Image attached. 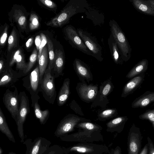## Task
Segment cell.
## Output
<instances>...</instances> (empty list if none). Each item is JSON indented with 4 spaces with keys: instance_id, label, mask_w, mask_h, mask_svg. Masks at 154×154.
Returning a JSON list of instances; mask_svg holds the SVG:
<instances>
[{
    "instance_id": "1",
    "label": "cell",
    "mask_w": 154,
    "mask_h": 154,
    "mask_svg": "<svg viewBox=\"0 0 154 154\" xmlns=\"http://www.w3.org/2000/svg\"><path fill=\"white\" fill-rule=\"evenodd\" d=\"M89 6L86 0H70L62 10L46 24L53 27H61L67 23L74 15L86 12L89 9Z\"/></svg>"
},
{
    "instance_id": "2",
    "label": "cell",
    "mask_w": 154,
    "mask_h": 154,
    "mask_svg": "<svg viewBox=\"0 0 154 154\" xmlns=\"http://www.w3.org/2000/svg\"><path fill=\"white\" fill-rule=\"evenodd\" d=\"M23 143L26 147L25 154H64V147L51 146V142L43 137H38L33 141L28 138Z\"/></svg>"
},
{
    "instance_id": "3",
    "label": "cell",
    "mask_w": 154,
    "mask_h": 154,
    "mask_svg": "<svg viewBox=\"0 0 154 154\" xmlns=\"http://www.w3.org/2000/svg\"><path fill=\"white\" fill-rule=\"evenodd\" d=\"M111 34L113 36L120 50L124 61L127 62L131 58V48L127 38L117 23L110 20L109 23Z\"/></svg>"
},
{
    "instance_id": "4",
    "label": "cell",
    "mask_w": 154,
    "mask_h": 154,
    "mask_svg": "<svg viewBox=\"0 0 154 154\" xmlns=\"http://www.w3.org/2000/svg\"><path fill=\"white\" fill-rule=\"evenodd\" d=\"M64 148V154L72 152L79 154H108L110 151L105 144L90 143H79Z\"/></svg>"
},
{
    "instance_id": "5",
    "label": "cell",
    "mask_w": 154,
    "mask_h": 154,
    "mask_svg": "<svg viewBox=\"0 0 154 154\" xmlns=\"http://www.w3.org/2000/svg\"><path fill=\"white\" fill-rule=\"evenodd\" d=\"M88 122H91V120L74 114H68L60 121L54 133V135L60 138L66 136L74 131L76 125L79 123Z\"/></svg>"
},
{
    "instance_id": "6",
    "label": "cell",
    "mask_w": 154,
    "mask_h": 154,
    "mask_svg": "<svg viewBox=\"0 0 154 154\" xmlns=\"http://www.w3.org/2000/svg\"><path fill=\"white\" fill-rule=\"evenodd\" d=\"M61 141L68 142L90 143L103 141V137L100 132L79 129L75 133L60 137Z\"/></svg>"
},
{
    "instance_id": "7",
    "label": "cell",
    "mask_w": 154,
    "mask_h": 154,
    "mask_svg": "<svg viewBox=\"0 0 154 154\" xmlns=\"http://www.w3.org/2000/svg\"><path fill=\"white\" fill-rule=\"evenodd\" d=\"M20 107L16 122L19 136L20 142L24 141L23 124L27 114L30 112L29 101L28 97L24 91L20 92L19 94Z\"/></svg>"
},
{
    "instance_id": "8",
    "label": "cell",
    "mask_w": 154,
    "mask_h": 154,
    "mask_svg": "<svg viewBox=\"0 0 154 154\" xmlns=\"http://www.w3.org/2000/svg\"><path fill=\"white\" fill-rule=\"evenodd\" d=\"M51 70L48 68L46 69L40 84L41 91L45 99L53 104L57 93L54 83V77L52 75Z\"/></svg>"
},
{
    "instance_id": "9",
    "label": "cell",
    "mask_w": 154,
    "mask_h": 154,
    "mask_svg": "<svg viewBox=\"0 0 154 154\" xmlns=\"http://www.w3.org/2000/svg\"><path fill=\"white\" fill-rule=\"evenodd\" d=\"M77 30L85 45L92 53L93 57L98 61H102L103 60L102 48L96 39L83 29L78 28Z\"/></svg>"
},
{
    "instance_id": "10",
    "label": "cell",
    "mask_w": 154,
    "mask_h": 154,
    "mask_svg": "<svg viewBox=\"0 0 154 154\" xmlns=\"http://www.w3.org/2000/svg\"><path fill=\"white\" fill-rule=\"evenodd\" d=\"M114 88L111 77L102 83L96 97L91 104V108L99 106L105 108L109 103L107 97L113 91Z\"/></svg>"
},
{
    "instance_id": "11",
    "label": "cell",
    "mask_w": 154,
    "mask_h": 154,
    "mask_svg": "<svg viewBox=\"0 0 154 154\" xmlns=\"http://www.w3.org/2000/svg\"><path fill=\"white\" fill-rule=\"evenodd\" d=\"M143 138L140 128L133 124L130 128L128 135V154H140Z\"/></svg>"
},
{
    "instance_id": "12",
    "label": "cell",
    "mask_w": 154,
    "mask_h": 154,
    "mask_svg": "<svg viewBox=\"0 0 154 154\" xmlns=\"http://www.w3.org/2000/svg\"><path fill=\"white\" fill-rule=\"evenodd\" d=\"M67 40L74 48L82 52L93 57L91 52L88 49L78 33L77 29L72 26H67L64 29Z\"/></svg>"
},
{
    "instance_id": "13",
    "label": "cell",
    "mask_w": 154,
    "mask_h": 154,
    "mask_svg": "<svg viewBox=\"0 0 154 154\" xmlns=\"http://www.w3.org/2000/svg\"><path fill=\"white\" fill-rule=\"evenodd\" d=\"M19 95L17 89L15 87L12 91L7 89L4 94L3 101L4 105L11 115L12 118L16 122L19 111Z\"/></svg>"
},
{
    "instance_id": "14",
    "label": "cell",
    "mask_w": 154,
    "mask_h": 154,
    "mask_svg": "<svg viewBox=\"0 0 154 154\" xmlns=\"http://www.w3.org/2000/svg\"><path fill=\"white\" fill-rule=\"evenodd\" d=\"M98 85L78 82L75 87L78 95L81 100L87 103L94 101L98 92Z\"/></svg>"
},
{
    "instance_id": "15",
    "label": "cell",
    "mask_w": 154,
    "mask_h": 154,
    "mask_svg": "<svg viewBox=\"0 0 154 154\" xmlns=\"http://www.w3.org/2000/svg\"><path fill=\"white\" fill-rule=\"evenodd\" d=\"M23 86L31 96L38 95L41 91L40 73L38 65L26 76L23 78Z\"/></svg>"
},
{
    "instance_id": "16",
    "label": "cell",
    "mask_w": 154,
    "mask_h": 154,
    "mask_svg": "<svg viewBox=\"0 0 154 154\" xmlns=\"http://www.w3.org/2000/svg\"><path fill=\"white\" fill-rule=\"evenodd\" d=\"M74 69L81 82L89 83L93 80V76L88 65L81 60L76 58L73 63Z\"/></svg>"
},
{
    "instance_id": "17",
    "label": "cell",
    "mask_w": 154,
    "mask_h": 154,
    "mask_svg": "<svg viewBox=\"0 0 154 154\" xmlns=\"http://www.w3.org/2000/svg\"><path fill=\"white\" fill-rule=\"evenodd\" d=\"M144 73H143L129 80L123 87L121 97L125 98L133 93L141 85L144 80Z\"/></svg>"
},
{
    "instance_id": "18",
    "label": "cell",
    "mask_w": 154,
    "mask_h": 154,
    "mask_svg": "<svg viewBox=\"0 0 154 154\" xmlns=\"http://www.w3.org/2000/svg\"><path fill=\"white\" fill-rule=\"evenodd\" d=\"M2 74L0 80V87H8L14 86L15 83L21 76L20 75L10 68L6 69Z\"/></svg>"
},
{
    "instance_id": "19",
    "label": "cell",
    "mask_w": 154,
    "mask_h": 154,
    "mask_svg": "<svg viewBox=\"0 0 154 154\" xmlns=\"http://www.w3.org/2000/svg\"><path fill=\"white\" fill-rule=\"evenodd\" d=\"M152 103H154V91H148L133 101L131 107L134 108H144Z\"/></svg>"
},
{
    "instance_id": "20",
    "label": "cell",
    "mask_w": 154,
    "mask_h": 154,
    "mask_svg": "<svg viewBox=\"0 0 154 154\" xmlns=\"http://www.w3.org/2000/svg\"><path fill=\"white\" fill-rule=\"evenodd\" d=\"M32 107H33L35 115L39 119L40 124L44 125L48 120L49 116V111L48 109L42 110L38 103V100L40 98L38 95L32 96Z\"/></svg>"
},
{
    "instance_id": "21",
    "label": "cell",
    "mask_w": 154,
    "mask_h": 154,
    "mask_svg": "<svg viewBox=\"0 0 154 154\" xmlns=\"http://www.w3.org/2000/svg\"><path fill=\"white\" fill-rule=\"evenodd\" d=\"M128 120L127 116H122L116 118L106 124V131L111 133H121L123 130L125 125Z\"/></svg>"
},
{
    "instance_id": "22",
    "label": "cell",
    "mask_w": 154,
    "mask_h": 154,
    "mask_svg": "<svg viewBox=\"0 0 154 154\" xmlns=\"http://www.w3.org/2000/svg\"><path fill=\"white\" fill-rule=\"evenodd\" d=\"M108 43L112 58L114 62L117 64L122 65L124 61L120 50L111 34L108 39Z\"/></svg>"
},
{
    "instance_id": "23",
    "label": "cell",
    "mask_w": 154,
    "mask_h": 154,
    "mask_svg": "<svg viewBox=\"0 0 154 154\" xmlns=\"http://www.w3.org/2000/svg\"><path fill=\"white\" fill-rule=\"evenodd\" d=\"M65 57L63 51L56 49L55 51L54 66L53 68L54 78L63 75V71L65 64Z\"/></svg>"
},
{
    "instance_id": "24",
    "label": "cell",
    "mask_w": 154,
    "mask_h": 154,
    "mask_svg": "<svg viewBox=\"0 0 154 154\" xmlns=\"http://www.w3.org/2000/svg\"><path fill=\"white\" fill-rule=\"evenodd\" d=\"M70 81L69 78H66L64 80L57 98V103L59 106H63L69 97L70 93Z\"/></svg>"
},
{
    "instance_id": "25",
    "label": "cell",
    "mask_w": 154,
    "mask_h": 154,
    "mask_svg": "<svg viewBox=\"0 0 154 154\" xmlns=\"http://www.w3.org/2000/svg\"><path fill=\"white\" fill-rule=\"evenodd\" d=\"M148 62L146 59H143L136 64L128 73L126 77L128 79L133 78L140 74L144 73L147 70Z\"/></svg>"
},
{
    "instance_id": "26",
    "label": "cell",
    "mask_w": 154,
    "mask_h": 154,
    "mask_svg": "<svg viewBox=\"0 0 154 154\" xmlns=\"http://www.w3.org/2000/svg\"><path fill=\"white\" fill-rule=\"evenodd\" d=\"M38 62L40 73V85L46 69L48 62V51L46 46L44 47L42 51Z\"/></svg>"
},
{
    "instance_id": "27",
    "label": "cell",
    "mask_w": 154,
    "mask_h": 154,
    "mask_svg": "<svg viewBox=\"0 0 154 154\" xmlns=\"http://www.w3.org/2000/svg\"><path fill=\"white\" fill-rule=\"evenodd\" d=\"M0 131L6 136L10 141L14 143L16 142L14 137L8 127L5 117L1 108H0Z\"/></svg>"
},
{
    "instance_id": "28",
    "label": "cell",
    "mask_w": 154,
    "mask_h": 154,
    "mask_svg": "<svg viewBox=\"0 0 154 154\" xmlns=\"http://www.w3.org/2000/svg\"><path fill=\"white\" fill-rule=\"evenodd\" d=\"M134 7L139 11L147 15L154 16V10L145 1L132 0Z\"/></svg>"
},
{
    "instance_id": "29",
    "label": "cell",
    "mask_w": 154,
    "mask_h": 154,
    "mask_svg": "<svg viewBox=\"0 0 154 154\" xmlns=\"http://www.w3.org/2000/svg\"><path fill=\"white\" fill-rule=\"evenodd\" d=\"M118 114V110L116 108L103 109L98 112L97 120L105 121L116 117Z\"/></svg>"
},
{
    "instance_id": "30",
    "label": "cell",
    "mask_w": 154,
    "mask_h": 154,
    "mask_svg": "<svg viewBox=\"0 0 154 154\" xmlns=\"http://www.w3.org/2000/svg\"><path fill=\"white\" fill-rule=\"evenodd\" d=\"M75 128L79 129L100 133L103 129V128L100 125L91 122H80L76 125Z\"/></svg>"
},
{
    "instance_id": "31",
    "label": "cell",
    "mask_w": 154,
    "mask_h": 154,
    "mask_svg": "<svg viewBox=\"0 0 154 154\" xmlns=\"http://www.w3.org/2000/svg\"><path fill=\"white\" fill-rule=\"evenodd\" d=\"M15 21L22 29H25L27 24V19L24 14L20 9H15L13 15Z\"/></svg>"
},
{
    "instance_id": "32",
    "label": "cell",
    "mask_w": 154,
    "mask_h": 154,
    "mask_svg": "<svg viewBox=\"0 0 154 154\" xmlns=\"http://www.w3.org/2000/svg\"><path fill=\"white\" fill-rule=\"evenodd\" d=\"M47 40L49 57V63L48 68L51 70L54 66L55 54L54 52L53 44L51 40L48 36Z\"/></svg>"
},
{
    "instance_id": "33",
    "label": "cell",
    "mask_w": 154,
    "mask_h": 154,
    "mask_svg": "<svg viewBox=\"0 0 154 154\" xmlns=\"http://www.w3.org/2000/svg\"><path fill=\"white\" fill-rule=\"evenodd\" d=\"M17 35L15 28L14 27L8 38V50L9 51H10L12 49L17 46Z\"/></svg>"
},
{
    "instance_id": "34",
    "label": "cell",
    "mask_w": 154,
    "mask_h": 154,
    "mask_svg": "<svg viewBox=\"0 0 154 154\" xmlns=\"http://www.w3.org/2000/svg\"><path fill=\"white\" fill-rule=\"evenodd\" d=\"M140 119L149 121L152 124L154 129V109H149L139 116Z\"/></svg>"
},
{
    "instance_id": "35",
    "label": "cell",
    "mask_w": 154,
    "mask_h": 154,
    "mask_svg": "<svg viewBox=\"0 0 154 154\" xmlns=\"http://www.w3.org/2000/svg\"><path fill=\"white\" fill-rule=\"evenodd\" d=\"M38 56L37 49L35 48L29 57V62L27 63L26 69L23 72L24 74L27 73L32 69L37 59Z\"/></svg>"
},
{
    "instance_id": "36",
    "label": "cell",
    "mask_w": 154,
    "mask_h": 154,
    "mask_svg": "<svg viewBox=\"0 0 154 154\" xmlns=\"http://www.w3.org/2000/svg\"><path fill=\"white\" fill-rule=\"evenodd\" d=\"M16 63V69L22 70L23 73L26 69L27 64L25 62L24 55L22 52L17 57Z\"/></svg>"
},
{
    "instance_id": "37",
    "label": "cell",
    "mask_w": 154,
    "mask_h": 154,
    "mask_svg": "<svg viewBox=\"0 0 154 154\" xmlns=\"http://www.w3.org/2000/svg\"><path fill=\"white\" fill-rule=\"evenodd\" d=\"M39 23L37 15L34 13L31 14L29 19V27L31 30L37 29L39 27Z\"/></svg>"
},
{
    "instance_id": "38",
    "label": "cell",
    "mask_w": 154,
    "mask_h": 154,
    "mask_svg": "<svg viewBox=\"0 0 154 154\" xmlns=\"http://www.w3.org/2000/svg\"><path fill=\"white\" fill-rule=\"evenodd\" d=\"M71 109L74 110L75 113L81 116H84L81 107L78 104L75 100H72L69 104Z\"/></svg>"
},
{
    "instance_id": "39",
    "label": "cell",
    "mask_w": 154,
    "mask_h": 154,
    "mask_svg": "<svg viewBox=\"0 0 154 154\" xmlns=\"http://www.w3.org/2000/svg\"><path fill=\"white\" fill-rule=\"evenodd\" d=\"M40 36L41 38V42L39 47V49L38 53L37 60L38 61L41 56L42 51L45 46L46 44L47 43V38L45 35L43 33L40 34Z\"/></svg>"
},
{
    "instance_id": "40",
    "label": "cell",
    "mask_w": 154,
    "mask_h": 154,
    "mask_svg": "<svg viewBox=\"0 0 154 154\" xmlns=\"http://www.w3.org/2000/svg\"><path fill=\"white\" fill-rule=\"evenodd\" d=\"M22 52L21 49H18L12 53L9 63V66H12L16 62L17 57Z\"/></svg>"
},
{
    "instance_id": "41",
    "label": "cell",
    "mask_w": 154,
    "mask_h": 154,
    "mask_svg": "<svg viewBox=\"0 0 154 154\" xmlns=\"http://www.w3.org/2000/svg\"><path fill=\"white\" fill-rule=\"evenodd\" d=\"M8 27L6 26L5 28L0 37V44L1 46L3 45L6 41L8 36Z\"/></svg>"
},
{
    "instance_id": "42",
    "label": "cell",
    "mask_w": 154,
    "mask_h": 154,
    "mask_svg": "<svg viewBox=\"0 0 154 154\" xmlns=\"http://www.w3.org/2000/svg\"><path fill=\"white\" fill-rule=\"evenodd\" d=\"M147 140L148 145V154H154V144L151 138L147 137Z\"/></svg>"
},
{
    "instance_id": "43",
    "label": "cell",
    "mask_w": 154,
    "mask_h": 154,
    "mask_svg": "<svg viewBox=\"0 0 154 154\" xmlns=\"http://www.w3.org/2000/svg\"><path fill=\"white\" fill-rule=\"evenodd\" d=\"M39 1L45 6L51 8H54L56 6L55 3L50 0H40Z\"/></svg>"
},
{
    "instance_id": "44",
    "label": "cell",
    "mask_w": 154,
    "mask_h": 154,
    "mask_svg": "<svg viewBox=\"0 0 154 154\" xmlns=\"http://www.w3.org/2000/svg\"><path fill=\"white\" fill-rule=\"evenodd\" d=\"M108 154H122L121 147L117 146L115 148L111 149Z\"/></svg>"
},
{
    "instance_id": "45",
    "label": "cell",
    "mask_w": 154,
    "mask_h": 154,
    "mask_svg": "<svg viewBox=\"0 0 154 154\" xmlns=\"http://www.w3.org/2000/svg\"><path fill=\"white\" fill-rule=\"evenodd\" d=\"M35 42L36 49L38 51H39L41 42V38L40 35H38L36 36L35 38Z\"/></svg>"
},
{
    "instance_id": "46",
    "label": "cell",
    "mask_w": 154,
    "mask_h": 154,
    "mask_svg": "<svg viewBox=\"0 0 154 154\" xmlns=\"http://www.w3.org/2000/svg\"><path fill=\"white\" fill-rule=\"evenodd\" d=\"M148 145L147 143L144 146L139 154H148Z\"/></svg>"
},
{
    "instance_id": "47",
    "label": "cell",
    "mask_w": 154,
    "mask_h": 154,
    "mask_svg": "<svg viewBox=\"0 0 154 154\" xmlns=\"http://www.w3.org/2000/svg\"><path fill=\"white\" fill-rule=\"evenodd\" d=\"M33 41V39L32 38H29L27 41L26 44V45L27 48L30 47L32 45Z\"/></svg>"
},
{
    "instance_id": "48",
    "label": "cell",
    "mask_w": 154,
    "mask_h": 154,
    "mask_svg": "<svg viewBox=\"0 0 154 154\" xmlns=\"http://www.w3.org/2000/svg\"><path fill=\"white\" fill-rule=\"evenodd\" d=\"M4 62L3 61L1 60L0 61V73L1 74H2L4 70L3 69Z\"/></svg>"
},
{
    "instance_id": "49",
    "label": "cell",
    "mask_w": 154,
    "mask_h": 154,
    "mask_svg": "<svg viewBox=\"0 0 154 154\" xmlns=\"http://www.w3.org/2000/svg\"><path fill=\"white\" fill-rule=\"evenodd\" d=\"M145 1L154 10V0H149Z\"/></svg>"
},
{
    "instance_id": "50",
    "label": "cell",
    "mask_w": 154,
    "mask_h": 154,
    "mask_svg": "<svg viewBox=\"0 0 154 154\" xmlns=\"http://www.w3.org/2000/svg\"><path fill=\"white\" fill-rule=\"evenodd\" d=\"M3 153V150L2 148L0 147V154H2Z\"/></svg>"
},
{
    "instance_id": "51",
    "label": "cell",
    "mask_w": 154,
    "mask_h": 154,
    "mask_svg": "<svg viewBox=\"0 0 154 154\" xmlns=\"http://www.w3.org/2000/svg\"><path fill=\"white\" fill-rule=\"evenodd\" d=\"M8 154H17L15 152H9V153Z\"/></svg>"
}]
</instances>
